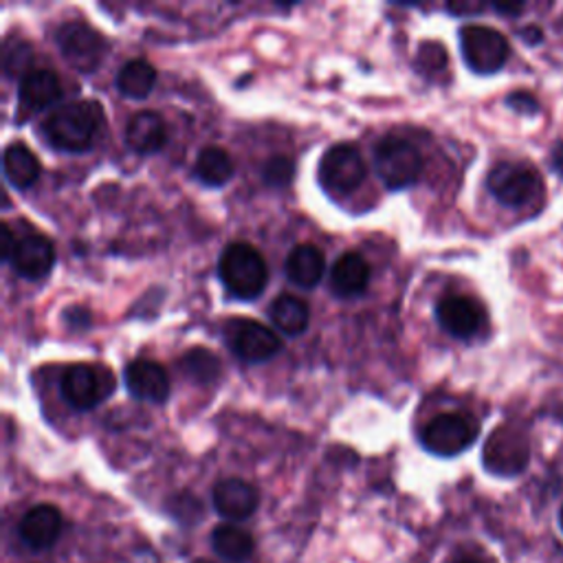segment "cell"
Masks as SVG:
<instances>
[{
  "label": "cell",
  "instance_id": "12",
  "mask_svg": "<svg viewBox=\"0 0 563 563\" xmlns=\"http://www.w3.org/2000/svg\"><path fill=\"white\" fill-rule=\"evenodd\" d=\"M438 324L444 333L458 339L473 337L484 324L482 306L466 295H447L436 306Z\"/></svg>",
  "mask_w": 563,
  "mask_h": 563
},
{
  "label": "cell",
  "instance_id": "29",
  "mask_svg": "<svg viewBox=\"0 0 563 563\" xmlns=\"http://www.w3.org/2000/svg\"><path fill=\"white\" fill-rule=\"evenodd\" d=\"M174 517L179 519H190V521H199V517L203 515V506L196 497L192 495H179L174 497Z\"/></svg>",
  "mask_w": 563,
  "mask_h": 563
},
{
  "label": "cell",
  "instance_id": "7",
  "mask_svg": "<svg viewBox=\"0 0 563 563\" xmlns=\"http://www.w3.org/2000/svg\"><path fill=\"white\" fill-rule=\"evenodd\" d=\"M484 466L495 475H517L530 460V442L521 427L499 425L486 440L482 453Z\"/></svg>",
  "mask_w": 563,
  "mask_h": 563
},
{
  "label": "cell",
  "instance_id": "20",
  "mask_svg": "<svg viewBox=\"0 0 563 563\" xmlns=\"http://www.w3.org/2000/svg\"><path fill=\"white\" fill-rule=\"evenodd\" d=\"M286 278L302 289H313L322 282L326 271V258L324 251L315 245H297L289 256L284 264Z\"/></svg>",
  "mask_w": 563,
  "mask_h": 563
},
{
  "label": "cell",
  "instance_id": "9",
  "mask_svg": "<svg viewBox=\"0 0 563 563\" xmlns=\"http://www.w3.org/2000/svg\"><path fill=\"white\" fill-rule=\"evenodd\" d=\"M488 192L506 207H521L530 203L539 190H541V179L539 174L526 166V164H513L504 161L497 164L486 179Z\"/></svg>",
  "mask_w": 563,
  "mask_h": 563
},
{
  "label": "cell",
  "instance_id": "13",
  "mask_svg": "<svg viewBox=\"0 0 563 563\" xmlns=\"http://www.w3.org/2000/svg\"><path fill=\"white\" fill-rule=\"evenodd\" d=\"M10 264L25 280H43L52 273L56 264V247L49 238L41 234H30L19 240Z\"/></svg>",
  "mask_w": 563,
  "mask_h": 563
},
{
  "label": "cell",
  "instance_id": "2",
  "mask_svg": "<svg viewBox=\"0 0 563 563\" xmlns=\"http://www.w3.org/2000/svg\"><path fill=\"white\" fill-rule=\"evenodd\" d=\"M218 275L229 295L251 302L264 293L269 267L262 254L249 243H232L221 256Z\"/></svg>",
  "mask_w": 563,
  "mask_h": 563
},
{
  "label": "cell",
  "instance_id": "15",
  "mask_svg": "<svg viewBox=\"0 0 563 563\" xmlns=\"http://www.w3.org/2000/svg\"><path fill=\"white\" fill-rule=\"evenodd\" d=\"M212 499H214V508L225 519H232V521H243V519L251 517L260 504V495H258L256 486L240 477L221 480L214 486Z\"/></svg>",
  "mask_w": 563,
  "mask_h": 563
},
{
  "label": "cell",
  "instance_id": "3",
  "mask_svg": "<svg viewBox=\"0 0 563 563\" xmlns=\"http://www.w3.org/2000/svg\"><path fill=\"white\" fill-rule=\"evenodd\" d=\"M374 170L387 190H405L418 181L423 157L412 142L387 135L374 150Z\"/></svg>",
  "mask_w": 563,
  "mask_h": 563
},
{
  "label": "cell",
  "instance_id": "28",
  "mask_svg": "<svg viewBox=\"0 0 563 563\" xmlns=\"http://www.w3.org/2000/svg\"><path fill=\"white\" fill-rule=\"evenodd\" d=\"M293 177H295V164L291 157H284V155L271 157L262 168V179L271 188H284L293 181Z\"/></svg>",
  "mask_w": 563,
  "mask_h": 563
},
{
  "label": "cell",
  "instance_id": "37",
  "mask_svg": "<svg viewBox=\"0 0 563 563\" xmlns=\"http://www.w3.org/2000/svg\"><path fill=\"white\" fill-rule=\"evenodd\" d=\"M559 523H561V528H563V508H561V513H559Z\"/></svg>",
  "mask_w": 563,
  "mask_h": 563
},
{
  "label": "cell",
  "instance_id": "24",
  "mask_svg": "<svg viewBox=\"0 0 563 563\" xmlns=\"http://www.w3.org/2000/svg\"><path fill=\"white\" fill-rule=\"evenodd\" d=\"M212 545H214L216 554L223 556L225 561L240 563L254 554L256 541H254L251 532H247L245 528L234 526V523H223L214 530Z\"/></svg>",
  "mask_w": 563,
  "mask_h": 563
},
{
  "label": "cell",
  "instance_id": "38",
  "mask_svg": "<svg viewBox=\"0 0 563 563\" xmlns=\"http://www.w3.org/2000/svg\"><path fill=\"white\" fill-rule=\"evenodd\" d=\"M460 563H480V561H473V559H464V561H460Z\"/></svg>",
  "mask_w": 563,
  "mask_h": 563
},
{
  "label": "cell",
  "instance_id": "33",
  "mask_svg": "<svg viewBox=\"0 0 563 563\" xmlns=\"http://www.w3.org/2000/svg\"><path fill=\"white\" fill-rule=\"evenodd\" d=\"M447 10H449L451 14L462 16V14H477V12L484 10V5H480V3H458V5H449Z\"/></svg>",
  "mask_w": 563,
  "mask_h": 563
},
{
  "label": "cell",
  "instance_id": "10",
  "mask_svg": "<svg viewBox=\"0 0 563 563\" xmlns=\"http://www.w3.org/2000/svg\"><path fill=\"white\" fill-rule=\"evenodd\" d=\"M225 337L234 354L247 363H262L282 350L280 337L260 322L236 317L225 326Z\"/></svg>",
  "mask_w": 563,
  "mask_h": 563
},
{
  "label": "cell",
  "instance_id": "26",
  "mask_svg": "<svg viewBox=\"0 0 563 563\" xmlns=\"http://www.w3.org/2000/svg\"><path fill=\"white\" fill-rule=\"evenodd\" d=\"M181 368L196 383H212L221 374L218 357L205 348L188 350L185 357L181 359Z\"/></svg>",
  "mask_w": 563,
  "mask_h": 563
},
{
  "label": "cell",
  "instance_id": "16",
  "mask_svg": "<svg viewBox=\"0 0 563 563\" xmlns=\"http://www.w3.org/2000/svg\"><path fill=\"white\" fill-rule=\"evenodd\" d=\"M19 532L30 548L47 550L58 541L63 532V515L52 504H38L23 515Z\"/></svg>",
  "mask_w": 563,
  "mask_h": 563
},
{
  "label": "cell",
  "instance_id": "1",
  "mask_svg": "<svg viewBox=\"0 0 563 563\" xmlns=\"http://www.w3.org/2000/svg\"><path fill=\"white\" fill-rule=\"evenodd\" d=\"M104 111L100 102L80 100L58 106L45 120L47 142L63 153H87L104 126Z\"/></svg>",
  "mask_w": 563,
  "mask_h": 563
},
{
  "label": "cell",
  "instance_id": "19",
  "mask_svg": "<svg viewBox=\"0 0 563 563\" xmlns=\"http://www.w3.org/2000/svg\"><path fill=\"white\" fill-rule=\"evenodd\" d=\"M126 142L139 155L159 153L168 142V128L164 117L153 111L137 113L126 126Z\"/></svg>",
  "mask_w": 563,
  "mask_h": 563
},
{
  "label": "cell",
  "instance_id": "31",
  "mask_svg": "<svg viewBox=\"0 0 563 563\" xmlns=\"http://www.w3.org/2000/svg\"><path fill=\"white\" fill-rule=\"evenodd\" d=\"M0 236H3V240H0V254H3V260H5V262H10L19 243L14 240V234H12V229H10L8 223L0 225Z\"/></svg>",
  "mask_w": 563,
  "mask_h": 563
},
{
  "label": "cell",
  "instance_id": "36",
  "mask_svg": "<svg viewBox=\"0 0 563 563\" xmlns=\"http://www.w3.org/2000/svg\"><path fill=\"white\" fill-rule=\"evenodd\" d=\"M493 10L499 12V14H506V16H517L523 10V5L521 3H515V5H504V3L499 5V3H495Z\"/></svg>",
  "mask_w": 563,
  "mask_h": 563
},
{
  "label": "cell",
  "instance_id": "27",
  "mask_svg": "<svg viewBox=\"0 0 563 563\" xmlns=\"http://www.w3.org/2000/svg\"><path fill=\"white\" fill-rule=\"evenodd\" d=\"M32 49L23 41H8L5 45V74L10 78H25L32 69Z\"/></svg>",
  "mask_w": 563,
  "mask_h": 563
},
{
  "label": "cell",
  "instance_id": "4",
  "mask_svg": "<svg viewBox=\"0 0 563 563\" xmlns=\"http://www.w3.org/2000/svg\"><path fill=\"white\" fill-rule=\"evenodd\" d=\"M115 374L95 363H76L60 379L63 398L78 412L95 409L115 392Z\"/></svg>",
  "mask_w": 563,
  "mask_h": 563
},
{
  "label": "cell",
  "instance_id": "32",
  "mask_svg": "<svg viewBox=\"0 0 563 563\" xmlns=\"http://www.w3.org/2000/svg\"><path fill=\"white\" fill-rule=\"evenodd\" d=\"M508 104L515 109V111H521V113H534L537 111V102L523 93H517V95H510L508 98Z\"/></svg>",
  "mask_w": 563,
  "mask_h": 563
},
{
  "label": "cell",
  "instance_id": "6",
  "mask_svg": "<svg viewBox=\"0 0 563 563\" xmlns=\"http://www.w3.org/2000/svg\"><path fill=\"white\" fill-rule=\"evenodd\" d=\"M477 431H480V425L475 418L458 412H447L427 423L420 440L425 449L431 451L433 455L451 458L469 449L477 438Z\"/></svg>",
  "mask_w": 563,
  "mask_h": 563
},
{
  "label": "cell",
  "instance_id": "14",
  "mask_svg": "<svg viewBox=\"0 0 563 563\" xmlns=\"http://www.w3.org/2000/svg\"><path fill=\"white\" fill-rule=\"evenodd\" d=\"M128 392L148 403H164L170 394V376L166 368L153 359H135L124 372Z\"/></svg>",
  "mask_w": 563,
  "mask_h": 563
},
{
  "label": "cell",
  "instance_id": "5",
  "mask_svg": "<svg viewBox=\"0 0 563 563\" xmlns=\"http://www.w3.org/2000/svg\"><path fill=\"white\" fill-rule=\"evenodd\" d=\"M460 49L466 67L480 76L499 71L510 54L508 41L493 27L466 25L460 30Z\"/></svg>",
  "mask_w": 563,
  "mask_h": 563
},
{
  "label": "cell",
  "instance_id": "25",
  "mask_svg": "<svg viewBox=\"0 0 563 563\" xmlns=\"http://www.w3.org/2000/svg\"><path fill=\"white\" fill-rule=\"evenodd\" d=\"M157 82V71L148 60H131L117 74V89L131 100H144L150 95Z\"/></svg>",
  "mask_w": 563,
  "mask_h": 563
},
{
  "label": "cell",
  "instance_id": "21",
  "mask_svg": "<svg viewBox=\"0 0 563 563\" xmlns=\"http://www.w3.org/2000/svg\"><path fill=\"white\" fill-rule=\"evenodd\" d=\"M3 172L16 190H27L41 179L43 168L38 157L27 146L12 144L5 148L3 155Z\"/></svg>",
  "mask_w": 563,
  "mask_h": 563
},
{
  "label": "cell",
  "instance_id": "8",
  "mask_svg": "<svg viewBox=\"0 0 563 563\" xmlns=\"http://www.w3.org/2000/svg\"><path fill=\"white\" fill-rule=\"evenodd\" d=\"M365 161L350 144L333 146L319 161V183L328 194H350L365 181Z\"/></svg>",
  "mask_w": 563,
  "mask_h": 563
},
{
  "label": "cell",
  "instance_id": "18",
  "mask_svg": "<svg viewBox=\"0 0 563 563\" xmlns=\"http://www.w3.org/2000/svg\"><path fill=\"white\" fill-rule=\"evenodd\" d=\"M21 104L30 111H45L63 98L60 78L49 69H32L19 85Z\"/></svg>",
  "mask_w": 563,
  "mask_h": 563
},
{
  "label": "cell",
  "instance_id": "35",
  "mask_svg": "<svg viewBox=\"0 0 563 563\" xmlns=\"http://www.w3.org/2000/svg\"><path fill=\"white\" fill-rule=\"evenodd\" d=\"M552 168H554V172L563 179V144H559V146L554 148V153H552Z\"/></svg>",
  "mask_w": 563,
  "mask_h": 563
},
{
  "label": "cell",
  "instance_id": "11",
  "mask_svg": "<svg viewBox=\"0 0 563 563\" xmlns=\"http://www.w3.org/2000/svg\"><path fill=\"white\" fill-rule=\"evenodd\" d=\"M65 60L80 74H93L106 56L104 38L85 23H65L56 34Z\"/></svg>",
  "mask_w": 563,
  "mask_h": 563
},
{
  "label": "cell",
  "instance_id": "22",
  "mask_svg": "<svg viewBox=\"0 0 563 563\" xmlns=\"http://www.w3.org/2000/svg\"><path fill=\"white\" fill-rule=\"evenodd\" d=\"M269 317L275 328L286 337H297L308 328L311 311L308 304L295 295H278L269 308Z\"/></svg>",
  "mask_w": 563,
  "mask_h": 563
},
{
  "label": "cell",
  "instance_id": "30",
  "mask_svg": "<svg viewBox=\"0 0 563 563\" xmlns=\"http://www.w3.org/2000/svg\"><path fill=\"white\" fill-rule=\"evenodd\" d=\"M420 60H425L427 69H440L444 63H447V56H444V49L440 45H433V43H427L420 47Z\"/></svg>",
  "mask_w": 563,
  "mask_h": 563
},
{
  "label": "cell",
  "instance_id": "23",
  "mask_svg": "<svg viewBox=\"0 0 563 563\" xmlns=\"http://www.w3.org/2000/svg\"><path fill=\"white\" fill-rule=\"evenodd\" d=\"M194 174L201 183L210 188H221L234 177V159L227 150L218 146H207L199 153L194 164Z\"/></svg>",
  "mask_w": 563,
  "mask_h": 563
},
{
  "label": "cell",
  "instance_id": "34",
  "mask_svg": "<svg viewBox=\"0 0 563 563\" xmlns=\"http://www.w3.org/2000/svg\"><path fill=\"white\" fill-rule=\"evenodd\" d=\"M67 315L74 317V319H71L74 326H76V324H82V326H89V324H91V313H89L87 308H71V311H67Z\"/></svg>",
  "mask_w": 563,
  "mask_h": 563
},
{
  "label": "cell",
  "instance_id": "17",
  "mask_svg": "<svg viewBox=\"0 0 563 563\" xmlns=\"http://www.w3.org/2000/svg\"><path fill=\"white\" fill-rule=\"evenodd\" d=\"M368 284H370V264L361 254L348 251L335 260L330 271V289L337 297H344V300L357 297L365 293Z\"/></svg>",
  "mask_w": 563,
  "mask_h": 563
}]
</instances>
